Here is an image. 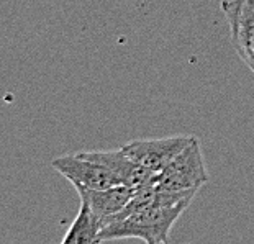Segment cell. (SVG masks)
Segmentation results:
<instances>
[{
	"mask_svg": "<svg viewBox=\"0 0 254 244\" xmlns=\"http://www.w3.org/2000/svg\"><path fill=\"white\" fill-rule=\"evenodd\" d=\"M207 182L208 172L203 162L202 146L195 136H192L186 148L158 174L156 187L166 192H198Z\"/></svg>",
	"mask_w": 254,
	"mask_h": 244,
	"instance_id": "cell-2",
	"label": "cell"
},
{
	"mask_svg": "<svg viewBox=\"0 0 254 244\" xmlns=\"http://www.w3.org/2000/svg\"><path fill=\"white\" fill-rule=\"evenodd\" d=\"M79 197H84L89 202L92 211L99 216L102 228H104L105 221L118 213L125 205L128 203V200L131 198V195L134 190H131L129 187L118 183V185L105 187V188H84V187H75Z\"/></svg>",
	"mask_w": 254,
	"mask_h": 244,
	"instance_id": "cell-7",
	"label": "cell"
},
{
	"mask_svg": "<svg viewBox=\"0 0 254 244\" xmlns=\"http://www.w3.org/2000/svg\"><path fill=\"white\" fill-rule=\"evenodd\" d=\"M51 166L64 176L74 187L84 188H105L118 185L120 181L109 169L100 166L99 162L85 159L79 153L67 154L53 159Z\"/></svg>",
	"mask_w": 254,
	"mask_h": 244,
	"instance_id": "cell-5",
	"label": "cell"
},
{
	"mask_svg": "<svg viewBox=\"0 0 254 244\" xmlns=\"http://www.w3.org/2000/svg\"><path fill=\"white\" fill-rule=\"evenodd\" d=\"M80 198V208L75 216L74 223L67 230L66 236L63 238V244H97L99 233L102 230V223L94 211H92L89 202L84 197Z\"/></svg>",
	"mask_w": 254,
	"mask_h": 244,
	"instance_id": "cell-8",
	"label": "cell"
},
{
	"mask_svg": "<svg viewBox=\"0 0 254 244\" xmlns=\"http://www.w3.org/2000/svg\"><path fill=\"white\" fill-rule=\"evenodd\" d=\"M251 72H253V74H254V69H253V70H251Z\"/></svg>",
	"mask_w": 254,
	"mask_h": 244,
	"instance_id": "cell-9",
	"label": "cell"
},
{
	"mask_svg": "<svg viewBox=\"0 0 254 244\" xmlns=\"http://www.w3.org/2000/svg\"><path fill=\"white\" fill-rule=\"evenodd\" d=\"M190 202H181L171 207H146L134 211L129 216L105 225L99 233V241L138 238L148 244H164L169 241L172 226L187 210Z\"/></svg>",
	"mask_w": 254,
	"mask_h": 244,
	"instance_id": "cell-1",
	"label": "cell"
},
{
	"mask_svg": "<svg viewBox=\"0 0 254 244\" xmlns=\"http://www.w3.org/2000/svg\"><path fill=\"white\" fill-rule=\"evenodd\" d=\"M192 136L179 134L169 138L156 139H134L129 141L122 149L131 157L134 162L143 166L153 174H159L174 157L186 148Z\"/></svg>",
	"mask_w": 254,
	"mask_h": 244,
	"instance_id": "cell-4",
	"label": "cell"
},
{
	"mask_svg": "<svg viewBox=\"0 0 254 244\" xmlns=\"http://www.w3.org/2000/svg\"><path fill=\"white\" fill-rule=\"evenodd\" d=\"M230 40L236 54L251 70L254 69V0H223L221 2Z\"/></svg>",
	"mask_w": 254,
	"mask_h": 244,
	"instance_id": "cell-3",
	"label": "cell"
},
{
	"mask_svg": "<svg viewBox=\"0 0 254 244\" xmlns=\"http://www.w3.org/2000/svg\"><path fill=\"white\" fill-rule=\"evenodd\" d=\"M85 159L99 162L105 169H109L112 174H115L120 183L129 187L131 190H138L151 183H156L158 174H153L138 162H134L122 148L115 151H85L79 153Z\"/></svg>",
	"mask_w": 254,
	"mask_h": 244,
	"instance_id": "cell-6",
	"label": "cell"
}]
</instances>
